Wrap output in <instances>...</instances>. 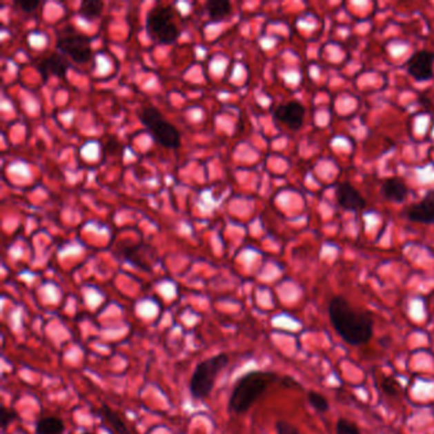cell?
Here are the masks:
<instances>
[{"label": "cell", "mask_w": 434, "mask_h": 434, "mask_svg": "<svg viewBox=\"0 0 434 434\" xmlns=\"http://www.w3.org/2000/svg\"><path fill=\"white\" fill-rule=\"evenodd\" d=\"M84 434H92V433H84Z\"/></svg>", "instance_id": "cell-25"}, {"label": "cell", "mask_w": 434, "mask_h": 434, "mask_svg": "<svg viewBox=\"0 0 434 434\" xmlns=\"http://www.w3.org/2000/svg\"><path fill=\"white\" fill-rule=\"evenodd\" d=\"M330 322L346 344H367L373 336V319L368 312L358 311L342 295H336L328 304Z\"/></svg>", "instance_id": "cell-1"}, {"label": "cell", "mask_w": 434, "mask_h": 434, "mask_svg": "<svg viewBox=\"0 0 434 434\" xmlns=\"http://www.w3.org/2000/svg\"><path fill=\"white\" fill-rule=\"evenodd\" d=\"M140 119L141 123L147 126L148 130L152 132L157 143L170 149L180 147V132L172 124L164 120V116L161 115L156 107H144L140 112Z\"/></svg>", "instance_id": "cell-4"}, {"label": "cell", "mask_w": 434, "mask_h": 434, "mask_svg": "<svg viewBox=\"0 0 434 434\" xmlns=\"http://www.w3.org/2000/svg\"><path fill=\"white\" fill-rule=\"evenodd\" d=\"M66 432V424L61 419L57 417H46L40 419L36 423V434H64Z\"/></svg>", "instance_id": "cell-14"}, {"label": "cell", "mask_w": 434, "mask_h": 434, "mask_svg": "<svg viewBox=\"0 0 434 434\" xmlns=\"http://www.w3.org/2000/svg\"><path fill=\"white\" fill-rule=\"evenodd\" d=\"M148 33L159 42H172L179 36V27L175 22L173 10L168 7L150 9L147 16Z\"/></svg>", "instance_id": "cell-5"}, {"label": "cell", "mask_w": 434, "mask_h": 434, "mask_svg": "<svg viewBox=\"0 0 434 434\" xmlns=\"http://www.w3.org/2000/svg\"><path fill=\"white\" fill-rule=\"evenodd\" d=\"M99 417L106 423L116 434H131L130 429L126 426L123 418L116 413L115 410L111 409L110 406L103 405L99 409Z\"/></svg>", "instance_id": "cell-13"}, {"label": "cell", "mask_w": 434, "mask_h": 434, "mask_svg": "<svg viewBox=\"0 0 434 434\" xmlns=\"http://www.w3.org/2000/svg\"><path fill=\"white\" fill-rule=\"evenodd\" d=\"M57 46L75 63H84L90 58V39L81 33H66L59 39Z\"/></svg>", "instance_id": "cell-6"}, {"label": "cell", "mask_w": 434, "mask_h": 434, "mask_svg": "<svg viewBox=\"0 0 434 434\" xmlns=\"http://www.w3.org/2000/svg\"><path fill=\"white\" fill-rule=\"evenodd\" d=\"M410 221L431 224L434 223V190H429L417 204L410 205L404 212Z\"/></svg>", "instance_id": "cell-8"}, {"label": "cell", "mask_w": 434, "mask_h": 434, "mask_svg": "<svg viewBox=\"0 0 434 434\" xmlns=\"http://www.w3.org/2000/svg\"><path fill=\"white\" fill-rule=\"evenodd\" d=\"M419 103H420V105H422V106L424 107V108H426V110H429V108H431V107H432V101H431V99H428V97H426V96H424V95H423V96H420V97H419Z\"/></svg>", "instance_id": "cell-24"}, {"label": "cell", "mask_w": 434, "mask_h": 434, "mask_svg": "<svg viewBox=\"0 0 434 434\" xmlns=\"http://www.w3.org/2000/svg\"><path fill=\"white\" fill-rule=\"evenodd\" d=\"M381 194L385 197L386 200L393 201V203H404L409 194V188L406 186V184L399 179V177H391L382 184L381 188Z\"/></svg>", "instance_id": "cell-11"}, {"label": "cell", "mask_w": 434, "mask_h": 434, "mask_svg": "<svg viewBox=\"0 0 434 434\" xmlns=\"http://www.w3.org/2000/svg\"><path fill=\"white\" fill-rule=\"evenodd\" d=\"M230 363L227 354L221 353L199 363L190 379V393L195 400H204L213 391L215 379Z\"/></svg>", "instance_id": "cell-3"}, {"label": "cell", "mask_w": 434, "mask_h": 434, "mask_svg": "<svg viewBox=\"0 0 434 434\" xmlns=\"http://www.w3.org/2000/svg\"><path fill=\"white\" fill-rule=\"evenodd\" d=\"M336 434H362L355 423L348 419H339L336 423Z\"/></svg>", "instance_id": "cell-18"}, {"label": "cell", "mask_w": 434, "mask_h": 434, "mask_svg": "<svg viewBox=\"0 0 434 434\" xmlns=\"http://www.w3.org/2000/svg\"><path fill=\"white\" fill-rule=\"evenodd\" d=\"M336 201L339 206L348 212H358L366 206V199L351 184L345 182L336 188Z\"/></svg>", "instance_id": "cell-10"}, {"label": "cell", "mask_w": 434, "mask_h": 434, "mask_svg": "<svg viewBox=\"0 0 434 434\" xmlns=\"http://www.w3.org/2000/svg\"><path fill=\"white\" fill-rule=\"evenodd\" d=\"M17 419H18V414H17L16 410L6 408V406L1 408L0 424H1V429H3V431H6L7 426H10Z\"/></svg>", "instance_id": "cell-19"}, {"label": "cell", "mask_w": 434, "mask_h": 434, "mask_svg": "<svg viewBox=\"0 0 434 434\" xmlns=\"http://www.w3.org/2000/svg\"><path fill=\"white\" fill-rule=\"evenodd\" d=\"M280 384H282V386L287 387V388H299V387H301L299 382L295 381V378L290 376L283 377L282 381H280Z\"/></svg>", "instance_id": "cell-23"}, {"label": "cell", "mask_w": 434, "mask_h": 434, "mask_svg": "<svg viewBox=\"0 0 434 434\" xmlns=\"http://www.w3.org/2000/svg\"><path fill=\"white\" fill-rule=\"evenodd\" d=\"M102 9H103V3L99 1V0H84L81 4V8H79V13L82 14L84 18H96L102 13Z\"/></svg>", "instance_id": "cell-16"}, {"label": "cell", "mask_w": 434, "mask_h": 434, "mask_svg": "<svg viewBox=\"0 0 434 434\" xmlns=\"http://www.w3.org/2000/svg\"><path fill=\"white\" fill-rule=\"evenodd\" d=\"M278 379L274 372L251 371L239 377L232 390L228 409L233 414H245L259 400L271 384Z\"/></svg>", "instance_id": "cell-2"}, {"label": "cell", "mask_w": 434, "mask_h": 434, "mask_svg": "<svg viewBox=\"0 0 434 434\" xmlns=\"http://www.w3.org/2000/svg\"><path fill=\"white\" fill-rule=\"evenodd\" d=\"M39 4H40V1H37V0H22V1H19L21 8L26 10V12H32V10L39 7Z\"/></svg>", "instance_id": "cell-22"}, {"label": "cell", "mask_w": 434, "mask_h": 434, "mask_svg": "<svg viewBox=\"0 0 434 434\" xmlns=\"http://www.w3.org/2000/svg\"><path fill=\"white\" fill-rule=\"evenodd\" d=\"M69 68V63L64 57L60 54H51L49 57L42 59L40 64V72L43 75V79H46V73L54 74L58 77H66V69Z\"/></svg>", "instance_id": "cell-12"}, {"label": "cell", "mask_w": 434, "mask_h": 434, "mask_svg": "<svg viewBox=\"0 0 434 434\" xmlns=\"http://www.w3.org/2000/svg\"><path fill=\"white\" fill-rule=\"evenodd\" d=\"M304 115H306V110L298 102H289L286 105H280L274 111V117L280 123L286 124L292 130L301 129V126L304 125Z\"/></svg>", "instance_id": "cell-9"}, {"label": "cell", "mask_w": 434, "mask_h": 434, "mask_svg": "<svg viewBox=\"0 0 434 434\" xmlns=\"http://www.w3.org/2000/svg\"><path fill=\"white\" fill-rule=\"evenodd\" d=\"M434 54L431 51H418L408 60V73L418 82H426L433 78Z\"/></svg>", "instance_id": "cell-7"}, {"label": "cell", "mask_w": 434, "mask_h": 434, "mask_svg": "<svg viewBox=\"0 0 434 434\" xmlns=\"http://www.w3.org/2000/svg\"><path fill=\"white\" fill-rule=\"evenodd\" d=\"M307 399H308V402H310L312 408L319 413H326L330 409L328 399L321 393L310 391L307 393Z\"/></svg>", "instance_id": "cell-17"}, {"label": "cell", "mask_w": 434, "mask_h": 434, "mask_svg": "<svg viewBox=\"0 0 434 434\" xmlns=\"http://www.w3.org/2000/svg\"><path fill=\"white\" fill-rule=\"evenodd\" d=\"M275 431L277 434H299L298 428L287 420H278L275 423Z\"/></svg>", "instance_id": "cell-21"}, {"label": "cell", "mask_w": 434, "mask_h": 434, "mask_svg": "<svg viewBox=\"0 0 434 434\" xmlns=\"http://www.w3.org/2000/svg\"><path fill=\"white\" fill-rule=\"evenodd\" d=\"M381 385H382V390H384L387 395H391V396L400 395V390H402L400 385L397 384L396 379H393L391 377H386Z\"/></svg>", "instance_id": "cell-20"}, {"label": "cell", "mask_w": 434, "mask_h": 434, "mask_svg": "<svg viewBox=\"0 0 434 434\" xmlns=\"http://www.w3.org/2000/svg\"><path fill=\"white\" fill-rule=\"evenodd\" d=\"M208 14L214 21H221L230 13V3L226 0H210L205 4Z\"/></svg>", "instance_id": "cell-15"}]
</instances>
